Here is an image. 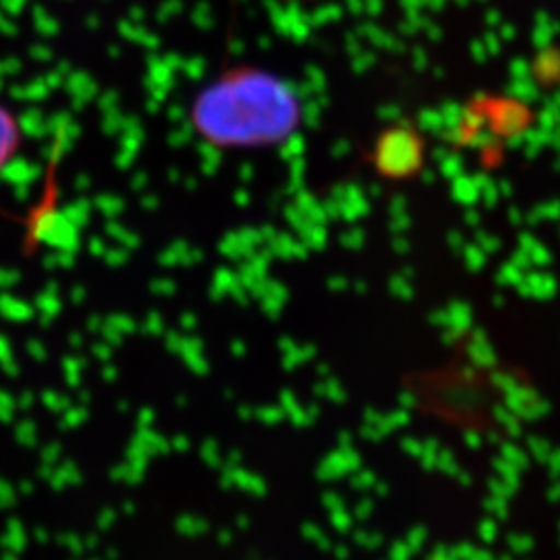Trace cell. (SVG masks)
I'll list each match as a JSON object with an SVG mask.
<instances>
[{"label":"cell","mask_w":560,"mask_h":560,"mask_svg":"<svg viewBox=\"0 0 560 560\" xmlns=\"http://www.w3.org/2000/svg\"><path fill=\"white\" fill-rule=\"evenodd\" d=\"M187 120L196 138L219 152L275 150L300 136L305 102L277 71L240 62L194 94Z\"/></svg>","instance_id":"6da1fadb"},{"label":"cell","mask_w":560,"mask_h":560,"mask_svg":"<svg viewBox=\"0 0 560 560\" xmlns=\"http://www.w3.org/2000/svg\"><path fill=\"white\" fill-rule=\"evenodd\" d=\"M418 136L409 127H388L382 131L372 150V164L384 179H407L420 166Z\"/></svg>","instance_id":"7a4b0ae2"},{"label":"cell","mask_w":560,"mask_h":560,"mask_svg":"<svg viewBox=\"0 0 560 560\" xmlns=\"http://www.w3.org/2000/svg\"><path fill=\"white\" fill-rule=\"evenodd\" d=\"M21 141H23V129H21L20 119L13 115L9 106L0 104V173L18 156Z\"/></svg>","instance_id":"3957f363"},{"label":"cell","mask_w":560,"mask_h":560,"mask_svg":"<svg viewBox=\"0 0 560 560\" xmlns=\"http://www.w3.org/2000/svg\"><path fill=\"white\" fill-rule=\"evenodd\" d=\"M280 2H298V4H303V2H318V0H280Z\"/></svg>","instance_id":"277c9868"}]
</instances>
